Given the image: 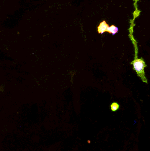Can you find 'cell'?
<instances>
[{
	"label": "cell",
	"mask_w": 150,
	"mask_h": 151,
	"mask_svg": "<svg viewBox=\"0 0 150 151\" xmlns=\"http://www.w3.org/2000/svg\"><path fill=\"white\" fill-rule=\"evenodd\" d=\"M119 105L118 103H113L110 105V109L112 112H116L119 109Z\"/></svg>",
	"instance_id": "cell-4"
},
{
	"label": "cell",
	"mask_w": 150,
	"mask_h": 151,
	"mask_svg": "<svg viewBox=\"0 0 150 151\" xmlns=\"http://www.w3.org/2000/svg\"><path fill=\"white\" fill-rule=\"evenodd\" d=\"M109 27V25L106 23L105 21H104L100 23L97 27V31L99 34H103L104 32H106Z\"/></svg>",
	"instance_id": "cell-2"
},
{
	"label": "cell",
	"mask_w": 150,
	"mask_h": 151,
	"mask_svg": "<svg viewBox=\"0 0 150 151\" xmlns=\"http://www.w3.org/2000/svg\"><path fill=\"white\" fill-rule=\"evenodd\" d=\"M118 31V29L117 27H116L114 25H111V26L109 27L106 32H108L110 34H112L114 35L117 33Z\"/></svg>",
	"instance_id": "cell-3"
},
{
	"label": "cell",
	"mask_w": 150,
	"mask_h": 151,
	"mask_svg": "<svg viewBox=\"0 0 150 151\" xmlns=\"http://www.w3.org/2000/svg\"><path fill=\"white\" fill-rule=\"evenodd\" d=\"M131 64L133 65V69L137 74L138 77H140L143 82L147 83V80L145 76L144 69L147 66L143 58H135Z\"/></svg>",
	"instance_id": "cell-1"
}]
</instances>
